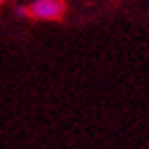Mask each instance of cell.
I'll return each instance as SVG.
<instances>
[{
  "label": "cell",
  "instance_id": "cell-1",
  "mask_svg": "<svg viewBox=\"0 0 149 149\" xmlns=\"http://www.w3.org/2000/svg\"><path fill=\"white\" fill-rule=\"evenodd\" d=\"M17 15H28L40 22H60L66 15V0H34L28 6H19Z\"/></svg>",
  "mask_w": 149,
  "mask_h": 149
},
{
  "label": "cell",
  "instance_id": "cell-2",
  "mask_svg": "<svg viewBox=\"0 0 149 149\" xmlns=\"http://www.w3.org/2000/svg\"><path fill=\"white\" fill-rule=\"evenodd\" d=\"M0 2H4V0H0Z\"/></svg>",
  "mask_w": 149,
  "mask_h": 149
}]
</instances>
